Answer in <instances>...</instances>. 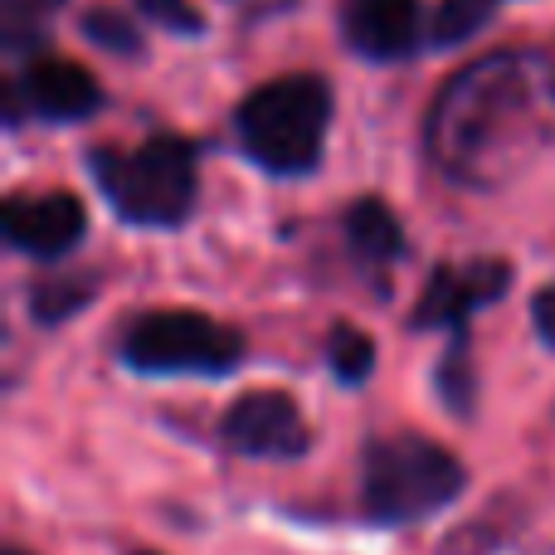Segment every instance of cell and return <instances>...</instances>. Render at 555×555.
Returning <instances> with one entry per match:
<instances>
[{
  "label": "cell",
  "mask_w": 555,
  "mask_h": 555,
  "mask_svg": "<svg viewBox=\"0 0 555 555\" xmlns=\"http://www.w3.org/2000/svg\"><path fill=\"white\" fill-rule=\"evenodd\" d=\"M326 365H332V375L341 385H365L375 371V341L351 322L332 326V336H326Z\"/></svg>",
  "instance_id": "cell-14"
},
{
  "label": "cell",
  "mask_w": 555,
  "mask_h": 555,
  "mask_svg": "<svg viewBox=\"0 0 555 555\" xmlns=\"http://www.w3.org/2000/svg\"><path fill=\"white\" fill-rule=\"evenodd\" d=\"M88 176L113 205L117 220L142 224V230H176L195 210L201 171H195V146L185 137H146L142 146H93Z\"/></svg>",
  "instance_id": "cell-2"
},
{
  "label": "cell",
  "mask_w": 555,
  "mask_h": 555,
  "mask_svg": "<svg viewBox=\"0 0 555 555\" xmlns=\"http://www.w3.org/2000/svg\"><path fill=\"white\" fill-rule=\"evenodd\" d=\"M0 230H5L10 249L29 254V259H64L68 249L83 244L88 210L68 191H29V195H10L5 201Z\"/></svg>",
  "instance_id": "cell-8"
},
{
  "label": "cell",
  "mask_w": 555,
  "mask_h": 555,
  "mask_svg": "<svg viewBox=\"0 0 555 555\" xmlns=\"http://www.w3.org/2000/svg\"><path fill=\"white\" fill-rule=\"evenodd\" d=\"M83 35L93 39L98 49H107V54H142V35H137V25L127 15H117V10L107 5H93L83 15Z\"/></svg>",
  "instance_id": "cell-16"
},
{
  "label": "cell",
  "mask_w": 555,
  "mask_h": 555,
  "mask_svg": "<svg viewBox=\"0 0 555 555\" xmlns=\"http://www.w3.org/2000/svg\"><path fill=\"white\" fill-rule=\"evenodd\" d=\"M15 93H20V103L35 117H44V122H83V117H93L98 107H103L98 78L88 74L83 64H74V59H54V54L35 59Z\"/></svg>",
  "instance_id": "cell-10"
},
{
  "label": "cell",
  "mask_w": 555,
  "mask_h": 555,
  "mask_svg": "<svg viewBox=\"0 0 555 555\" xmlns=\"http://www.w3.org/2000/svg\"><path fill=\"white\" fill-rule=\"evenodd\" d=\"M531 326H537V336L555 351V287H541V293L531 297Z\"/></svg>",
  "instance_id": "cell-19"
},
{
  "label": "cell",
  "mask_w": 555,
  "mask_h": 555,
  "mask_svg": "<svg viewBox=\"0 0 555 555\" xmlns=\"http://www.w3.org/2000/svg\"><path fill=\"white\" fill-rule=\"evenodd\" d=\"M64 0H5V39L10 49H25L29 39L44 29V15Z\"/></svg>",
  "instance_id": "cell-17"
},
{
  "label": "cell",
  "mask_w": 555,
  "mask_h": 555,
  "mask_svg": "<svg viewBox=\"0 0 555 555\" xmlns=\"http://www.w3.org/2000/svg\"><path fill=\"white\" fill-rule=\"evenodd\" d=\"M98 273H64V278H44V283L29 287V317L39 326H59L78 312V307L93 302Z\"/></svg>",
  "instance_id": "cell-12"
},
{
  "label": "cell",
  "mask_w": 555,
  "mask_h": 555,
  "mask_svg": "<svg viewBox=\"0 0 555 555\" xmlns=\"http://www.w3.org/2000/svg\"><path fill=\"white\" fill-rule=\"evenodd\" d=\"M527 103L531 88L517 59L492 54L478 68H463L424 122L429 156L449 171V181L488 185L512 166V142H521Z\"/></svg>",
  "instance_id": "cell-1"
},
{
  "label": "cell",
  "mask_w": 555,
  "mask_h": 555,
  "mask_svg": "<svg viewBox=\"0 0 555 555\" xmlns=\"http://www.w3.org/2000/svg\"><path fill=\"white\" fill-rule=\"evenodd\" d=\"M341 35L371 64H395V59H410L420 49L424 10L420 0H346Z\"/></svg>",
  "instance_id": "cell-9"
},
{
  "label": "cell",
  "mask_w": 555,
  "mask_h": 555,
  "mask_svg": "<svg viewBox=\"0 0 555 555\" xmlns=\"http://www.w3.org/2000/svg\"><path fill=\"white\" fill-rule=\"evenodd\" d=\"M488 20H492V0H439V10L429 20V39L439 49H453L478 35Z\"/></svg>",
  "instance_id": "cell-15"
},
{
  "label": "cell",
  "mask_w": 555,
  "mask_h": 555,
  "mask_svg": "<svg viewBox=\"0 0 555 555\" xmlns=\"http://www.w3.org/2000/svg\"><path fill=\"white\" fill-rule=\"evenodd\" d=\"M341 234H346V244H351L356 259L371 263V269H390V263H400L404 254H410L400 215H395L385 201H375V195H361V201L346 205Z\"/></svg>",
  "instance_id": "cell-11"
},
{
  "label": "cell",
  "mask_w": 555,
  "mask_h": 555,
  "mask_svg": "<svg viewBox=\"0 0 555 555\" xmlns=\"http://www.w3.org/2000/svg\"><path fill=\"white\" fill-rule=\"evenodd\" d=\"M468 468L424 434H385L361 453V512L375 527H414L463 498Z\"/></svg>",
  "instance_id": "cell-3"
},
{
  "label": "cell",
  "mask_w": 555,
  "mask_h": 555,
  "mask_svg": "<svg viewBox=\"0 0 555 555\" xmlns=\"http://www.w3.org/2000/svg\"><path fill=\"white\" fill-rule=\"evenodd\" d=\"M512 287V263L502 259H468V263H434L420 307L410 312L414 332H463L473 312L492 307Z\"/></svg>",
  "instance_id": "cell-6"
},
{
  "label": "cell",
  "mask_w": 555,
  "mask_h": 555,
  "mask_svg": "<svg viewBox=\"0 0 555 555\" xmlns=\"http://www.w3.org/2000/svg\"><path fill=\"white\" fill-rule=\"evenodd\" d=\"M332 127V88L317 74H287L254 88L234 113V137L244 156L269 176H312L326 152Z\"/></svg>",
  "instance_id": "cell-4"
},
{
  "label": "cell",
  "mask_w": 555,
  "mask_h": 555,
  "mask_svg": "<svg viewBox=\"0 0 555 555\" xmlns=\"http://www.w3.org/2000/svg\"><path fill=\"white\" fill-rule=\"evenodd\" d=\"M244 332L191 307L142 312L127 322L117 356L137 375H230L244 361Z\"/></svg>",
  "instance_id": "cell-5"
},
{
  "label": "cell",
  "mask_w": 555,
  "mask_h": 555,
  "mask_svg": "<svg viewBox=\"0 0 555 555\" xmlns=\"http://www.w3.org/2000/svg\"><path fill=\"white\" fill-rule=\"evenodd\" d=\"M220 439L240 459H302L312 449L302 410L283 390H249L220 414Z\"/></svg>",
  "instance_id": "cell-7"
},
{
  "label": "cell",
  "mask_w": 555,
  "mask_h": 555,
  "mask_svg": "<svg viewBox=\"0 0 555 555\" xmlns=\"http://www.w3.org/2000/svg\"><path fill=\"white\" fill-rule=\"evenodd\" d=\"M5 555H25V551H5Z\"/></svg>",
  "instance_id": "cell-20"
},
{
  "label": "cell",
  "mask_w": 555,
  "mask_h": 555,
  "mask_svg": "<svg viewBox=\"0 0 555 555\" xmlns=\"http://www.w3.org/2000/svg\"><path fill=\"white\" fill-rule=\"evenodd\" d=\"M468 332V326H463ZM453 332V346L443 351L439 361V375H434V385H439V400L449 404V414H473V404H478V375H473V361H468V336Z\"/></svg>",
  "instance_id": "cell-13"
},
{
  "label": "cell",
  "mask_w": 555,
  "mask_h": 555,
  "mask_svg": "<svg viewBox=\"0 0 555 555\" xmlns=\"http://www.w3.org/2000/svg\"><path fill=\"white\" fill-rule=\"evenodd\" d=\"M137 5L152 25L171 29V35H201L205 29V15L195 10V0H137Z\"/></svg>",
  "instance_id": "cell-18"
}]
</instances>
